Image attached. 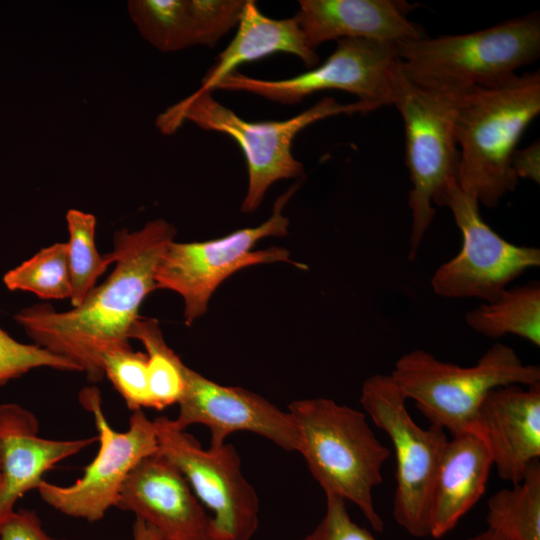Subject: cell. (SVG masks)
<instances>
[{
    "label": "cell",
    "mask_w": 540,
    "mask_h": 540,
    "mask_svg": "<svg viewBox=\"0 0 540 540\" xmlns=\"http://www.w3.org/2000/svg\"><path fill=\"white\" fill-rule=\"evenodd\" d=\"M414 82L443 92L500 83L540 55V18L533 12L476 32L396 44Z\"/></svg>",
    "instance_id": "obj_5"
},
{
    "label": "cell",
    "mask_w": 540,
    "mask_h": 540,
    "mask_svg": "<svg viewBox=\"0 0 540 540\" xmlns=\"http://www.w3.org/2000/svg\"><path fill=\"white\" fill-rule=\"evenodd\" d=\"M3 283L10 291H26L41 299L71 296L67 243L58 242L40 249L31 258L7 271Z\"/></svg>",
    "instance_id": "obj_26"
},
{
    "label": "cell",
    "mask_w": 540,
    "mask_h": 540,
    "mask_svg": "<svg viewBox=\"0 0 540 540\" xmlns=\"http://www.w3.org/2000/svg\"><path fill=\"white\" fill-rule=\"evenodd\" d=\"M175 235V227L164 219L132 232L117 230L110 252L115 267L80 305L58 312L49 304H35L18 311L15 321L33 344L73 362L90 382L101 381L103 355L129 345L140 307L157 289L159 260Z\"/></svg>",
    "instance_id": "obj_1"
},
{
    "label": "cell",
    "mask_w": 540,
    "mask_h": 540,
    "mask_svg": "<svg viewBox=\"0 0 540 540\" xmlns=\"http://www.w3.org/2000/svg\"><path fill=\"white\" fill-rule=\"evenodd\" d=\"M129 337L139 340L146 350L150 408L163 410L178 404L184 391L185 364L166 343L159 321L140 316Z\"/></svg>",
    "instance_id": "obj_24"
},
{
    "label": "cell",
    "mask_w": 540,
    "mask_h": 540,
    "mask_svg": "<svg viewBox=\"0 0 540 540\" xmlns=\"http://www.w3.org/2000/svg\"><path fill=\"white\" fill-rule=\"evenodd\" d=\"M377 108L375 104L359 100L341 104L332 97H325L287 120L250 122L215 100L212 92L195 91L161 113L156 126L163 134H173L185 121H190L207 131L231 137L246 161L248 187L241 211L248 214L258 209L275 182L304 175L303 164L292 154L298 133L324 118L366 113Z\"/></svg>",
    "instance_id": "obj_4"
},
{
    "label": "cell",
    "mask_w": 540,
    "mask_h": 540,
    "mask_svg": "<svg viewBox=\"0 0 540 540\" xmlns=\"http://www.w3.org/2000/svg\"><path fill=\"white\" fill-rule=\"evenodd\" d=\"M301 540H377L366 528L354 522L346 501L326 496L325 514L316 527Z\"/></svg>",
    "instance_id": "obj_29"
},
{
    "label": "cell",
    "mask_w": 540,
    "mask_h": 540,
    "mask_svg": "<svg viewBox=\"0 0 540 540\" xmlns=\"http://www.w3.org/2000/svg\"><path fill=\"white\" fill-rule=\"evenodd\" d=\"M0 485H1V475H0Z\"/></svg>",
    "instance_id": "obj_34"
},
{
    "label": "cell",
    "mask_w": 540,
    "mask_h": 540,
    "mask_svg": "<svg viewBox=\"0 0 540 540\" xmlns=\"http://www.w3.org/2000/svg\"><path fill=\"white\" fill-rule=\"evenodd\" d=\"M117 507L153 526L163 540H207L210 514L179 469L159 453L131 471Z\"/></svg>",
    "instance_id": "obj_15"
},
{
    "label": "cell",
    "mask_w": 540,
    "mask_h": 540,
    "mask_svg": "<svg viewBox=\"0 0 540 540\" xmlns=\"http://www.w3.org/2000/svg\"><path fill=\"white\" fill-rule=\"evenodd\" d=\"M490 452L475 433L448 439L434 479L429 507V536L441 538L483 496L491 468Z\"/></svg>",
    "instance_id": "obj_20"
},
{
    "label": "cell",
    "mask_w": 540,
    "mask_h": 540,
    "mask_svg": "<svg viewBox=\"0 0 540 540\" xmlns=\"http://www.w3.org/2000/svg\"><path fill=\"white\" fill-rule=\"evenodd\" d=\"M466 540H507L500 534L496 533L493 530L486 529L474 536L467 538Z\"/></svg>",
    "instance_id": "obj_33"
},
{
    "label": "cell",
    "mask_w": 540,
    "mask_h": 540,
    "mask_svg": "<svg viewBox=\"0 0 540 540\" xmlns=\"http://www.w3.org/2000/svg\"><path fill=\"white\" fill-rule=\"evenodd\" d=\"M295 15L309 46L330 40L361 38L400 43L425 37L407 14L410 5L396 0H301Z\"/></svg>",
    "instance_id": "obj_18"
},
{
    "label": "cell",
    "mask_w": 540,
    "mask_h": 540,
    "mask_svg": "<svg viewBox=\"0 0 540 540\" xmlns=\"http://www.w3.org/2000/svg\"><path fill=\"white\" fill-rule=\"evenodd\" d=\"M106 376L132 410L151 407L146 353L129 345L107 351L102 357Z\"/></svg>",
    "instance_id": "obj_27"
},
{
    "label": "cell",
    "mask_w": 540,
    "mask_h": 540,
    "mask_svg": "<svg viewBox=\"0 0 540 540\" xmlns=\"http://www.w3.org/2000/svg\"><path fill=\"white\" fill-rule=\"evenodd\" d=\"M79 401L94 417L98 452L73 484L59 486L43 480L37 490L41 499L60 513L96 522L117 507L131 471L143 459L158 453L159 445L154 421L142 409L133 411L128 429L120 432L108 423L97 387L84 388Z\"/></svg>",
    "instance_id": "obj_11"
},
{
    "label": "cell",
    "mask_w": 540,
    "mask_h": 540,
    "mask_svg": "<svg viewBox=\"0 0 540 540\" xmlns=\"http://www.w3.org/2000/svg\"><path fill=\"white\" fill-rule=\"evenodd\" d=\"M66 223L69 233L66 243L71 278L70 301L76 307L96 286L107 267L113 264V257L111 253L101 255L96 248V218L93 214L70 209L66 213Z\"/></svg>",
    "instance_id": "obj_25"
},
{
    "label": "cell",
    "mask_w": 540,
    "mask_h": 540,
    "mask_svg": "<svg viewBox=\"0 0 540 540\" xmlns=\"http://www.w3.org/2000/svg\"><path fill=\"white\" fill-rule=\"evenodd\" d=\"M486 523L507 540H540V462L531 463L522 481L488 500Z\"/></svg>",
    "instance_id": "obj_23"
},
{
    "label": "cell",
    "mask_w": 540,
    "mask_h": 540,
    "mask_svg": "<svg viewBox=\"0 0 540 540\" xmlns=\"http://www.w3.org/2000/svg\"><path fill=\"white\" fill-rule=\"evenodd\" d=\"M275 53L294 55L308 68L319 62V55L307 43L296 16L273 19L264 15L255 1L246 0L234 38L217 56L197 91L212 92L241 64Z\"/></svg>",
    "instance_id": "obj_21"
},
{
    "label": "cell",
    "mask_w": 540,
    "mask_h": 540,
    "mask_svg": "<svg viewBox=\"0 0 540 540\" xmlns=\"http://www.w3.org/2000/svg\"><path fill=\"white\" fill-rule=\"evenodd\" d=\"M406 399L452 436L474 433L478 410L488 393L501 386L540 384V367L525 364L515 350L495 343L476 364L444 362L423 350H411L389 374Z\"/></svg>",
    "instance_id": "obj_6"
},
{
    "label": "cell",
    "mask_w": 540,
    "mask_h": 540,
    "mask_svg": "<svg viewBox=\"0 0 540 540\" xmlns=\"http://www.w3.org/2000/svg\"><path fill=\"white\" fill-rule=\"evenodd\" d=\"M467 325L492 339L508 334L540 346V285L538 281L506 288L495 300L483 302L465 315Z\"/></svg>",
    "instance_id": "obj_22"
},
{
    "label": "cell",
    "mask_w": 540,
    "mask_h": 540,
    "mask_svg": "<svg viewBox=\"0 0 540 540\" xmlns=\"http://www.w3.org/2000/svg\"><path fill=\"white\" fill-rule=\"evenodd\" d=\"M97 440V436L53 440L38 435L36 416L16 403L0 405V527L26 492L37 489L44 474Z\"/></svg>",
    "instance_id": "obj_17"
},
{
    "label": "cell",
    "mask_w": 540,
    "mask_h": 540,
    "mask_svg": "<svg viewBox=\"0 0 540 540\" xmlns=\"http://www.w3.org/2000/svg\"><path fill=\"white\" fill-rule=\"evenodd\" d=\"M174 425L186 430L194 424L210 431V446L219 447L228 435L247 431L286 451L298 450V432L289 412L241 387L220 385L184 367V391Z\"/></svg>",
    "instance_id": "obj_14"
},
{
    "label": "cell",
    "mask_w": 540,
    "mask_h": 540,
    "mask_svg": "<svg viewBox=\"0 0 540 540\" xmlns=\"http://www.w3.org/2000/svg\"><path fill=\"white\" fill-rule=\"evenodd\" d=\"M479 205L458 183H453L438 203L451 210L462 235L459 253L440 265L431 278L438 296L491 302L525 271L540 266L539 248L516 245L501 237L482 219Z\"/></svg>",
    "instance_id": "obj_12"
},
{
    "label": "cell",
    "mask_w": 540,
    "mask_h": 540,
    "mask_svg": "<svg viewBox=\"0 0 540 540\" xmlns=\"http://www.w3.org/2000/svg\"><path fill=\"white\" fill-rule=\"evenodd\" d=\"M299 185L297 182L280 195L271 217L256 227L239 229L217 239L202 242L173 240L167 245L156 269V288L174 291L182 297L187 326L207 312L209 301L220 284L243 268L275 262L304 268L303 264L291 260L285 248L273 246L254 250L264 238L288 235L289 220L282 210Z\"/></svg>",
    "instance_id": "obj_8"
},
{
    "label": "cell",
    "mask_w": 540,
    "mask_h": 540,
    "mask_svg": "<svg viewBox=\"0 0 540 540\" xmlns=\"http://www.w3.org/2000/svg\"><path fill=\"white\" fill-rule=\"evenodd\" d=\"M298 432V450L325 496L356 505L376 532L384 522L373 500L390 457L365 412L328 398L292 401L288 407Z\"/></svg>",
    "instance_id": "obj_3"
},
{
    "label": "cell",
    "mask_w": 540,
    "mask_h": 540,
    "mask_svg": "<svg viewBox=\"0 0 540 540\" xmlns=\"http://www.w3.org/2000/svg\"><path fill=\"white\" fill-rule=\"evenodd\" d=\"M395 43L344 38L319 66L281 80H264L235 71L215 88L241 91L281 104H296L324 90H340L359 101L392 105V79L399 63Z\"/></svg>",
    "instance_id": "obj_13"
},
{
    "label": "cell",
    "mask_w": 540,
    "mask_h": 540,
    "mask_svg": "<svg viewBox=\"0 0 540 540\" xmlns=\"http://www.w3.org/2000/svg\"><path fill=\"white\" fill-rule=\"evenodd\" d=\"M133 540H163L160 532L145 521L136 518L133 524Z\"/></svg>",
    "instance_id": "obj_32"
},
{
    "label": "cell",
    "mask_w": 540,
    "mask_h": 540,
    "mask_svg": "<svg viewBox=\"0 0 540 540\" xmlns=\"http://www.w3.org/2000/svg\"><path fill=\"white\" fill-rule=\"evenodd\" d=\"M474 433L486 443L500 478L521 482L540 458V384L491 390L478 410Z\"/></svg>",
    "instance_id": "obj_16"
},
{
    "label": "cell",
    "mask_w": 540,
    "mask_h": 540,
    "mask_svg": "<svg viewBox=\"0 0 540 540\" xmlns=\"http://www.w3.org/2000/svg\"><path fill=\"white\" fill-rule=\"evenodd\" d=\"M0 540H66L50 536L33 510L19 509L0 527Z\"/></svg>",
    "instance_id": "obj_30"
},
{
    "label": "cell",
    "mask_w": 540,
    "mask_h": 540,
    "mask_svg": "<svg viewBox=\"0 0 540 540\" xmlns=\"http://www.w3.org/2000/svg\"><path fill=\"white\" fill-rule=\"evenodd\" d=\"M406 401L389 374H373L362 384L365 414L388 435L395 454L394 519L411 536L423 538L429 536L431 492L448 437L437 425L420 427Z\"/></svg>",
    "instance_id": "obj_9"
},
{
    "label": "cell",
    "mask_w": 540,
    "mask_h": 540,
    "mask_svg": "<svg viewBox=\"0 0 540 540\" xmlns=\"http://www.w3.org/2000/svg\"><path fill=\"white\" fill-rule=\"evenodd\" d=\"M511 166L519 178L540 182V145L534 141L523 149H516L512 155Z\"/></svg>",
    "instance_id": "obj_31"
},
{
    "label": "cell",
    "mask_w": 540,
    "mask_h": 540,
    "mask_svg": "<svg viewBox=\"0 0 540 540\" xmlns=\"http://www.w3.org/2000/svg\"><path fill=\"white\" fill-rule=\"evenodd\" d=\"M43 367L80 372L73 362L36 344L19 342L0 328V385Z\"/></svg>",
    "instance_id": "obj_28"
},
{
    "label": "cell",
    "mask_w": 540,
    "mask_h": 540,
    "mask_svg": "<svg viewBox=\"0 0 540 540\" xmlns=\"http://www.w3.org/2000/svg\"><path fill=\"white\" fill-rule=\"evenodd\" d=\"M153 421L158 453L179 469L211 513L207 540H250L259 526V499L242 473L234 446L204 449L172 419L160 416Z\"/></svg>",
    "instance_id": "obj_10"
},
{
    "label": "cell",
    "mask_w": 540,
    "mask_h": 540,
    "mask_svg": "<svg viewBox=\"0 0 540 540\" xmlns=\"http://www.w3.org/2000/svg\"><path fill=\"white\" fill-rule=\"evenodd\" d=\"M392 105L405 127L406 165L412 188L410 250L413 261L431 225L439 201L457 183L459 150L455 141L451 95L411 80L400 61L392 79Z\"/></svg>",
    "instance_id": "obj_7"
},
{
    "label": "cell",
    "mask_w": 540,
    "mask_h": 540,
    "mask_svg": "<svg viewBox=\"0 0 540 540\" xmlns=\"http://www.w3.org/2000/svg\"><path fill=\"white\" fill-rule=\"evenodd\" d=\"M246 0H133L129 15L141 36L162 52L214 47L237 27Z\"/></svg>",
    "instance_id": "obj_19"
},
{
    "label": "cell",
    "mask_w": 540,
    "mask_h": 540,
    "mask_svg": "<svg viewBox=\"0 0 540 540\" xmlns=\"http://www.w3.org/2000/svg\"><path fill=\"white\" fill-rule=\"evenodd\" d=\"M448 93L459 150L457 183L479 204L494 208L518 182L511 159L540 113L539 71Z\"/></svg>",
    "instance_id": "obj_2"
}]
</instances>
